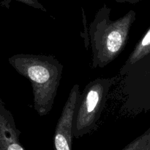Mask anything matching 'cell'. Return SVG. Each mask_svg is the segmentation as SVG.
<instances>
[{
  "mask_svg": "<svg viewBox=\"0 0 150 150\" xmlns=\"http://www.w3.org/2000/svg\"><path fill=\"white\" fill-rule=\"evenodd\" d=\"M80 94L79 85L76 84L72 87L59 119L57 121L53 137L54 150H73V119Z\"/></svg>",
  "mask_w": 150,
  "mask_h": 150,
  "instance_id": "5b68a950",
  "label": "cell"
},
{
  "mask_svg": "<svg viewBox=\"0 0 150 150\" xmlns=\"http://www.w3.org/2000/svg\"><path fill=\"white\" fill-rule=\"evenodd\" d=\"M122 150H150V127Z\"/></svg>",
  "mask_w": 150,
  "mask_h": 150,
  "instance_id": "ba28073f",
  "label": "cell"
},
{
  "mask_svg": "<svg viewBox=\"0 0 150 150\" xmlns=\"http://www.w3.org/2000/svg\"><path fill=\"white\" fill-rule=\"evenodd\" d=\"M114 1H117V2H120V3H130V4H135L139 3L141 0H114Z\"/></svg>",
  "mask_w": 150,
  "mask_h": 150,
  "instance_id": "8fae6325",
  "label": "cell"
},
{
  "mask_svg": "<svg viewBox=\"0 0 150 150\" xmlns=\"http://www.w3.org/2000/svg\"><path fill=\"white\" fill-rule=\"evenodd\" d=\"M82 10V17H83V27H84V31L81 32V35L82 38L84 39V44L85 47H86V49H88L90 46V41H89V29L87 28V22H86V15H85L84 10L83 8H81Z\"/></svg>",
  "mask_w": 150,
  "mask_h": 150,
  "instance_id": "9c48e42d",
  "label": "cell"
},
{
  "mask_svg": "<svg viewBox=\"0 0 150 150\" xmlns=\"http://www.w3.org/2000/svg\"><path fill=\"white\" fill-rule=\"evenodd\" d=\"M119 79L120 76L97 78L86 85L76 104L73 125L74 138H80L97 129L110 90Z\"/></svg>",
  "mask_w": 150,
  "mask_h": 150,
  "instance_id": "3957f363",
  "label": "cell"
},
{
  "mask_svg": "<svg viewBox=\"0 0 150 150\" xmlns=\"http://www.w3.org/2000/svg\"><path fill=\"white\" fill-rule=\"evenodd\" d=\"M120 77L123 99L120 111L136 115L150 110V52Z\"/></svg>",
  "mask_w": 150,
  "mask_h": 150,
  "instance_id": "277c9868",
  "label": "cell"
},
{
  "mask_svg": "<svg viewBox=\"0 0 150 150\" xmlns=\"http://www.w3.org/2000/svg\"><path fill=\"white\" fill-rule=\"evenodd\" d=\"M150 52V26L144 36L136 44L134 49L127 57L125 64L120 70V76H122L136 62L144 57Z\"/></svg>",
  "mask_w": 150,
  "mask_h": 150,
  "instance_id": "52a82bcc",
  "label": "cell"
},
{
  "mask_svg": "<svg viewBox=\"0 0 150 150\" xmlns=\"http://www.w3.org/2000/svg\"><path fill=\"white\" fill-rule=\"evenodd\" d=\"M15 1L21 2L23 3V4H26V5L29 6V7H33V8L42 10V11L43 12H47L46 8H45L38 0H15Z\"/></svg>",
  "mask_w": 150,
  "mask_h": 150,
  "instance_id": "30bf717a",
  "label": "cell"
},
{
  "mask_svg": "<svg viewBox=\"0 0 150 150\" xmlns=\"http://www.w3.org/2000/svg\"><path fill=\"white\" fill-rule=\"evenodd\" d=\"M21 134L13 114L0 99V150H25L19 140Z\"/></svg>",
  "mask_w": 150,
  "mask_h": 150,
  "instance_id": "8992f818",
  "label": "cell"
},
{
  "mask_svg": "<svg viewBox=\"0 0 150 150\" xmlns=\"http://www.w3.org/2000/svg\"><path fill=\"white\" fill-rule=\"evenodd\" d=\"M111 11L104 4L89 25L92 69L105 67L122 52L128 41L130 28L136 21L134 10L114 21L110 18Z\"/></svg>",
  "mask_w": 150,
  "mask_h": 150,
  "instance_id": "7a4b0ae2",
  "label": "cell"
},
{
  "mask_svg": "<svg viewBox=\"0 0 150 150\" xmlns=\"http://www.w3.org/2000/svg\"><path fill=\"white\" fill-rule=\"evenodd\" d=\"M10 66L30 81L33 106L40 116L51 111L57 94L63 65L54 55L17 54L8 58Z\"/></svg>",
  "mask_w": 150,
  "mask_h": 150,
  "instance_id": "6da1fadb",
  "label": "cell"
}]
</instances>
